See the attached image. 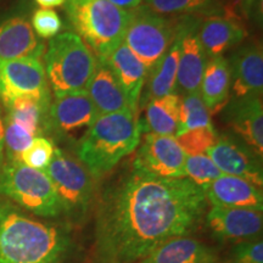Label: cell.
Returning a JSON list of instances; mask_svg holds the SVG:
<instances>
[{
  "mask_svg": "<svg viewBox=\"0 0 263 263\" xmlns=\"http://www.w3.org/2000/svg\"><path fill=\"white\" fill-rule=\"evenodd\" d=\"M203 189L188 178H156L134 170L111 180L97 200L99 263H138L157 246L192 235L207 210Z\"/></svg>",
  "mask_w": 263,
  "mask_h": 263,
  "instance_id": "cell-1",
  "label": "cell"
},
{
  "mask_svg": "<svg viewBox=\"0 0 263 263\" xmlns=\"http://www.w3.org/2000/svg\"><path fill=\"white\" fill-rule=\"evenodd\" d=\"M73 227L42 221L0 196V263H72Z\"/></svg>",
  "mask_w": 263,
  "mask_h": 263,
  "instance_id": "cell-2",
  "label": "cell"
},
{
  "mask_svg": "<svg viewBox=\"0 0 263 263\" xmlns=\"http://www.w3.org/2000/svg\"><path fill=\"white\" fill-rule=\"evenodd\" d=\"M143 133L139 111L99 116L78 141L76 155L93 178H101L137 149Z\"/></svg>",
  "mask_w": 263,
  "mask_h": 263,
  "instance_id": "cell-3",
  "label": "cell"
},
{
  "mask_svg": "<svg viewBox=\"0 0 263 263\" xmlns=\"http://www.w3.org/2000/svg\"><path fill=\"white\" fill-rule=\"evenodd\" d=\"M66 14L76 34L97 59H106L123 42L130 12L108 0H66Z\"/></svg>",
  "mask_w": 263,
  "mask_h": 263,
  "instance_id": "cell-4",
  "label": "cell"
},
{
  "mask_svg": "<svg viewBox=\"0 0 263 263\" xmlns=\"http://www.w3.org/2000/svg\"><path fill=\"white\" fill-rule=\"evenodd\" d=\"M44 60L47 80L55 95L87 90L97 67V58L73 32L51 38Z\"/></svg>",
  "mask_w": 263,
  "mask_h": 263,
  "instance_id": "cell-5",
  "label": "cell"
},
{
  "mask_svg": "<svg viewBox=\"0 0 263 263\" xmlns=\"http://www.w3.org/2000/svg\"><path fill=\"white\" fill-rule=\"evenodd\" d=\"M0 196L39 218L58 219L62 216L60 200L44 171L21 162L5 161L0 170Z\"/></svg>",
  "mask_w": 263,
  "mask_h": 263,
  "instance_id": "cell-6",
  "label": "cell"
},
{
  "mask_svg": "<svg viewBox=\"0 0 263 263\" xmlns=\"http://www.w3.org/2000/svg\"><path fill=\"white\" fill-rule=\"evenodd\" d=\"M44 172L51 180L68 224L84 222L95 200L94 178L77 157L55 147L54 156Z\"/></svg>",
  "mask_w": 263,
  "mask_h": 263,
  "instance_id": "cell-7",
  "label": "cell"
},
{
  "mask_svg": "<svg viewBox=\"0 0 263 263\" xmlns=\"http://www.w3.org/2000/svg\"><path fill=\"white\" fill-rule=\"evenodd\" d=\"M179 18L154 14L144 6L130 12L123 42L145 66L147 74L159 64L172 44L178 31Z\"/></svg>",
  "mask_w": 263,
  "mask_h": 263,
  "instance_id": "cell-8",
  "label": "cell"
},
{
  "mask_svg": "<svg viewBox=\"0 0 263 263\" xmlns=\"http://www.w3.org/2000/svg\"><path fill=\"white\" fill-rule=\"evenodd\" d=\"M186 154L174 137L145 133L133 161V168L156 178H185Z\"/></svg>",
  "mask_w": 263,
  "mask_h": 263,
  "instance_id": "cell-9",
  "label": "cell"
},
{
  "mask_svg": "<svg viewBox=\"0 0 263 263\" xmlns=\"http://www.w3.org/2000/svg\"><path fill=\"white\" fill-rule=\"evenodd\" d=\"M22 97L50 98L45 70L39 59L0 61V101L6 107Z\"/></svg>",
  "mask_w": 263,
  "mask_h": 263,
  "instance_id": "cell-10",
  "label": "cell"
},
{
  "mask_svg": "<svg viewBox=\"0 0 263 263\" xmlns=\"http://www.w3.org/2000/svg\"><path fill=\"white\" fill-rule=\"evenodd\" d=\"M210 235L223 242H240L261 238L262 211L239 207L211 206L203 217Z\"/></svg>",
  "mask_w": 263,
  "mask_h": 263,
  "instance_id": "cell-11",
  "label": "cell"
},
{
  "mask_svg": "<svg viewBox=\"0 0 263 263\" xmlns=\"http://www.w3.org/2000/svg\"><path fill=\"white\" fill-rule=\"evenodd\" d=\"M206 155L223 174L239 177L262 188V157L241 139L227 134L218 136Z\"/></svg>",
  "mask_w": 263,
  "mask_h": 263,
  "instance_id": "cell-12",
  "label": "cell"
},
{
  "mask_svg": "<svg viewBox=\"0 0 263 263\" xmlns=\"http://www.w3.org/2000/svg\"><path fill=\"white\" fill-rule=\"evenodd\" d=\"M199 25V17H193V16L180 17L182 39H180V55L176 87H178L184 95L200 91L203 71L209 61L197 35Z\"/></svg>",
  "mask_w": 263,
  "mask_h": 263,
  "instance_id": "cell-13",
  "label": "cell"
},
{
  "mask_svg": "<svg viewBox=\"0 0 263 263\" xmlns=\"http://www.w3.org/2000/svg\"><path fill=\"white\" fill-rule=\"evenodd\" d=\"M98 112L87 90L55 95L49 108V132L61 137L72 136L89 128L97 120Z\"/></svg>",
  "mask_w": 263,
  "mask_h": 263,
  "instance_id": "cell-14",
  "label": "cell"
},
{
  "mask_svg": "<svg viewBox=\"0 0 263 263\" xmlns=\"http://www.w3.org/2000/svg\"><path fill=\"white\" fill-rule=\"evenodd\" d=\"M44 45L33 31L26 14H12L0 18V61L39 59Z\"/></svg>",
  "mask_w": 263,
  "mask_h": 263,
  "instance_id": "cell-15",
  "label": "cell"
},
{
  "mask_svg": "<svg viewBox=\"0 0 263 263\" xmlns=\"http://www.w3.org/2000/svg\"><path fill=\"white\" fill-rule=\"evenodd\" d=\"M227 123L244 143L263 155V108L261 97L235 98L226 108Z\"/></svg>",
  "mask_w": 263,
  "mask_h": 263,
  "instance_id": "cell-16",
  "label": "cell"
},
{
  "mask_svg": "<svg viewBox=\"0 0 263 263\" xmlns=\"http://www.w3.org/2000/svg\"><path fill=\"white\" fill-rule=\"evenodd\" d=\"M203 193L211 206L263 210L262 188L239 177L222 174L203 188Z\"/></svg>",
  "mask_w": 263,
  "mask_h": 263,
  "instance_id": "cell-17",
  "label": "cell"
},
{
  "mask_svg": "<svg viewBox=\"0 0 263 263\" xmlns=\"http://www.w3.org/2000/svg\"><path fill=\"white\" fill-rule=\"evenodd\" d=\"M230 80L235 98L261 97L263 89V55L257 44L238 49L230 60Z\"/></svg>",
  "mask_w": 263,
  "mask_h": 263,
  "instance_id": "cell-18",
  "label": "cell"
},
{
  "mask_svg": "<svg viewBox=\"0 0 263 263\" xmlns=\"http://www.w3.org/2000/svg\"><path fill=\"white\" fill-rule=\"evenodd\" d=\"M218 259L215 249L185 235L163 242L138 263H218Z\"/></svg>",
  "mask_w": 263,
  "mask_h": 263,
  "instance_id": "cell-19",
  "label": "cell"
},
{
  "mask_svg": "<svg viewBox=\"0 0 263 263\" xmlns=\"http://www.w3.org/2000/svg\"><path fill=\"white\" fill-rule=\"evenodd\" d=\"M98 116L130 108L127 95L111 67L104 59H97V67L87 87Z\"/></svg>",
  "mask_w": 263,
  "mask_h": 263,
  "instance_id": "cell-20",
  "label": "cell"
},
{
  "mask_svg": "<svg viewBox=\"0 0 263 263\" xmlns=\"http://www.w3.org/2000/svg\"><path fill=\"white\" fill-rule=\"evenodd\" d=\"M104 60L110 66L121 87L123 88L132 110L139 111L140 95L147 78L145 66L141 64L124 42L121 43Z\"/></svg>",
  "mask_w": 263,
  "mask_h": 263,
  "instance_id": "cell-21",
  "label": "cell"
},
{
  "mask_svg": "<svg viewBox=\"0 0 263 263\" xmlns=\"http://www.w3.org/2000/svg\"><path fill=\"white\" fill-rule=\"evenodd\" d=\"M197 35L207 59H212L222 57L226 50L244 41L246 31L234 20L224 16H211L200 20Z\"/></svg>",
  "mask_w": 263,
  "mask_h": 263,
  "instance_id": "cell-22",
  "label": "cell"
},
{
  "mask_svg": "<svg viewBox=\"0 0 263 263\" xmlns=\"http://www.w3.org/2000/svg\"><path fill=\"white\" fill-rule=\"evenodd\" d=\"M180 39H182V27H180L179 18L178 31H177L172 44L159 61V64L147 74V82L145 83L146 89L140 95L139 106H145L154 99H159L164 95L174 93L177 85V73H178Z\"/></svg>",
  "mask_w": 263,
  "mask_h": 263,
  "instance_id": "cell-23",
  "label": "cell"
},
{
  "mask_svg": "<svg viewBox=\"0 0 263 263\" xmlns=\"http://www.w3.org/2000/svg\"><path fill=\"white\" fill-rule=\"evenodd\" d=\"M228 61L223 57L209 59L203 71L201 99L210 112H217L227 103L230 89V70Z\"/></svg>",
  "mask_w": 263,
  "mask_h": 263,
  "instance_id": "cell-24",
  "label": "cell"
},
{
  "mask_svg": "<svg viewBox=\"0 0 263 263\" xmlns=\"http://www.w3.org/2000/svg\"><path fill=\"white\" fill-rule=\"evenodd\" d=\"M50 104L51 98H17L6 106V120L20 124L35 138L39 134L48 133Z\"/></svg>",
  "mask_w": 263,
  "mask_h": 263,
  "instance_id": "cell-25",
  "label": "cell"
},
{
  "mask_svg": "<svg viewBox=\"0 0 263 263\" xmlns=\"http://www.w3.org/2000/svg\"><path fill=\"white\" fill-rule=\"evenodd\" d=\"M179 116L180 95L172 93L154 99L145 105V118L141 120L144 133L176 137Z\"/></svg>",
  "mask_w": 263,
  "mask_h": 263,
  "instance_id": "cell-26",
  "label": "cell"
},
{
  "mask_svg": "<svg viewBox=\"0 0 263 263\" xmlns=\"http://www.w3.org/2000/svg\"><path fill=\"white\" fill-rule=\"evenodd\" d=\"M144 8L154 14L164 16H223L222 0H144Z\"/></svg>",
  "mask_w": 263,
  "mask_h": 263,
  "instance_id": "cell-27",
  "label": "cell"
},
{
  "mask_svg": "<svg viewBox=\"0 0 263 263\" xmlns=\"http://www.w3.org/2000/svg\"><path fill=\"white\" fill-rule=\"evenodd\" d=\"M210 126H212L210 111L207 110L206 105L203 104L200 91L180 97L179 126L176 137L186 130Z\"/></svg>",
  "mask_w": 263,
  "mask_h": 263,
  "instance_id": "cell-28",
  "label": "cell"
},
{
  "mask_svg": "<svg viewBox=\"0 0 263 263\" xmlns=\"http://www.w3.org/2000/svg\"><path fill=\"white\" fill-rule=\"evenodd\" d=\"M184 173L185 178L192 180L194 184L202 189L223 174L206 154L186 155Z\"/></svg>",
  "mask_w": 263,
  "mask_h": 263,
  "instance_id": "cell-29",
  "label": "cell"
},
{
  "mask_svg": "<svg viewBox=\"0 0 263 263\" xmlns=\"http://www.w3.org/2000/svg\"><path fill=\"white\" fill-rule=\"evenodd\" d=\"M4 146L6 161L20 162V157L32 144L34 137L20 124L5 120Z\"/></svg>",
  "mask_w": 263,
  "mask_h": 263,
  "instance_id": "cell-30",
  "label": "cell"
},
{
  "mask_svg": "<svg viewBox=\"0 0 263 263\" xmlns=\"http://www.w3.org/2000/svg\"><path fill=\"white\" fill-rule=\"evenodd\" d=\"M217 137L218 136L216 134V130L210 126L186 130L174 138L186 155H197L206 154V151L216 143Z\"/></svg>",
  "mask_w": 263,
  "mask_h": 263,
  "instance_id": "cell-31",
  "label": "cell"
},
{
  "mask_svg": "<svg viewBox=\"0 0 263 263\" xmlns=\"http://www.w3.org/2000/svg\"><path fill=\"white\" fill-rule=\"evenodd\" d=\"M55 145L50 139L35 137L27 150L20 157V162L31 168L44 171L54 156Z\"/></svg>",
  "mask_w": 263,
  "mask_h": 263,
  "instance_id": "cell-32",
  "label": "cell"
},
{
  "mask_svg": "<svg viewBox=\"0 0 263 263\" xmlns=\"http://www.w3.org/2000/svg\"><path fill=\"white\" fill-rule=\"evenodd\" d=\"M222 263H263V241L261 238L236 242Z\"/></svg>",
  "mask_w": 263,
  "mask_h": 263,
  "instance_id": "cell-33",
  "label": "cell"
},
{
  "mask_svg": "<svg viewBox=\"0 0 263 263\" xmlns=\"http://www.w3.org/2000/svg\"><path fill=\"white\" fill-rule=\"evenodd\" d=\"M31 25L39 38L51 39L61 31L62 20L54 10L41 8L32 14Z\"/></svg>",
  "mask_w": 263,
  "mask_h": 263,
  "instance_id": "cell-34",
  "label": "cell"
},
{
  "mask_svg": "<svg viewBox=\"0 0 263 263\" xmlns=\"http://www.w3.org/2000/svg\"><path fill=\"white\" fill-rule=\"evenodd\" d=\"M4 132L5 123L3 121L2 114H0V170L5 163V146H4Z\"/></svg>",
  "mask_w": 263,
  "mask_h": 263,
  "instance_id": "cell-35",
  "label": "cell"
},
{
  "mask_svg": "<svg viewBox=\"0 0 263 263\" xmlns=\"http://www.w3.org/2000/svg\"><path fill=\"white\" fill-rule=\"evenodd\" d=\"M114 5L118 6L121 9H137L141 4L143 0H108Z\"/></svg>",
  "mask_w": 263,
  "mask_h": 263,
  "instance_id": "cell-36",
  "label": "cell"
},
{
  "mask_svg": "<svg viewBox=\"0 0 263 263\" xmlns=\"http://www.w3.org/2000/svg\"><path fill=\"white\" fill-rule=\"evenodd\" d=\"M34 3L41 6L42 9H51L65 5L66 0H34Z\"/></svg>",
  "mask_w": 263,
  "mask_h": 263,
  "instance_id": "cell-37",
  "label": "cell"
}]
</instances>
